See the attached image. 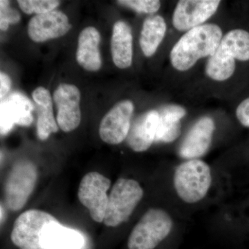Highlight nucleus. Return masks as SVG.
Returning <instances> with one entry per match:
<instances>
[{
	"label": "nucleus",
	"mask_w": 249,
	"mask_h": 249,
	"mask_svg": "<svg viewBox=\"0 0 249 249\" xmlns=\"http://www.w3.org/2000/svg\"><path fill=\"white\" fill-rule=\"evenodd\" d=\"M167 24L164 18L156 15L146 18L142 24L139 44L142 53L151 57L157 52L164 38Z\"/></svg>",
	"instance_id": "nucleus-21"
},
{
	"label": "nucleus",
	"mask_w": 249,
	"mask_h": 249,
	"mask_svg": "<svg viewBox=\"0 0 249 249\" xmlns=\"http://www.w3.org/2000/svg\"><path fill=\"white\" fill-rule=\"evenodd\" d=\"M133 37L132 29L124 21H118L114 24L111 40V56L113 62L121 70L132 65L133 58Z\"/></svg>",
	"instance_id": "nucleus-17"
},
{
	"label": "nucleus",
	"mask_w": 249,
	"mask_h": 249,
	"mask_svg": "<svg viewBox=\"0 0 249 249\" xmlns=\"http://www.w3.org/2000/svg\"><path fill=\"white\" fill-rule=\"evenodd\" d=\"M53 98L58 111L56 120L60 128L65 132L76 129L81 121L78 88L73 85H59Z\"/></svg>",
	"instance_id": "nucleus-11"
},
{
	"label": "nucleus",
	"mask_w": 249,
	"mask_h": 249,
	"mask_svg": "<svg viewBox=\"0 0 249 249\" xmlns=\"http://www.w3.org/2000/svg\"><path fill=\"white\" fill-rule=\"evenodd\" d=\"M117 3L142 14H155L160 7V1L158 0H119Z\"/></svg>",
	"instance_id": "nucleus-23"
},
{
	"label": "nucleus",
	"mask_w": 249,
	"mask_h": 249,
	"mask_svg": "<svg viewBox=\"0 0 249 249\" xmlns=\"http://www.w3.org/2000/svg\"><path fill=\"white\" fill-rule=\"evenodd\" d=\"M133 103L124 100L116 103L101 120L99 135L106 143L117 145L127 139L134 112Z\"/></svg>",
	"instance_id": "nucleus-10"
},
{
	"label": "nucleus",
	"mask_w": 249,
	"mask_h": 249,
	"mask_svg": "<svg viewBox=\"0 0 249 249\" xmlns=\"http://www.w3.org/2000/svg\"><path fill=\"white\" fill-rule=\"evenodd\" d=\"M101 40V34L96 28L86 27L80 32L76 51V60L87 71H97L102 66L99 50Z\"/></svg>",
	"instance_id": "nucleus-16"
},
{
	"label": "nucleus",
	"mask_w": 249,
	"mask_h": 249,
	"mask_svg": "<svg viewBox=\"0 0 249 249\" xmlns=\"http://www.w3.org/2000/svg\"><path fill=\"white\" fill-rule=\"evenodd\" d=\"M173 221L168 213L150 209L141 218L129 235V249H154L171 232Z\"/></svg>",
	"instance_id": "nucleus-4"
},
{
	"label": "nucleus",
	"mask_w": 249,
	"mask_h": 249,
	"mask_svg": "<svg viewBox=\"0 0 249 249\" xmlns=\"http://www.w3.org/2000/svg\"><path fill=\"white\" fill-rule=\"evenodd\" d=\"M222 37V29L215 24H204L187 31L170 52L172 66L178 71H188L200 59L210 58Z\"/></svg>",
	"instance_id": "nucleus-1"
},
{
	"label": "nucleus",
	"mask_w": 249,
	"mask_h": 249,
	"mask_svg": "<svg viewBox=\"0 0 249 249\" xmlns=\"http://www.w3.org/2000/svg\"><path fill=\"white\" fill-rule=\"evenodd\" d=\"M71 29V24L66 15L54 10L31 18L28 26V34L34 42H43L62 37Z\"/></svg>",
	"instance_id": "nucleus-14"
},
{
	"label": "nucleus",
	"mask_w": 249,
	"mask_h": 249,
	"mask_svg": "<svg viewBox=\"0 0 249 249\" xmlns=\"http://www.w3.org/2000/svg\"><path fill=\"white\" fill-rule=\"evenodd\" d=\"M42 242L45 249H81L85 239L80 232L63 227L56 221L45 228Z\"/></svg>",
	"instance_id": "nucleus-19"
},
{
	"label": "nucleus",
	"mask_w": 249,
	"mask_h": 249,
	"mask_svg": "<svg viewBox=\"0 0 249 249\" xmlns=\"http://www.w3.org/2000/svg\"><path fill=\"white\" fill-rule=\"evenodd\" d=\"M11 87V78L6 73L1 72L0 73V98H1V101L9 92Z\"/></svg>",
	"instance_id": "nucleus-26"
},
{
	"label": "nucleus",
	"mask_w": 249,
	"mask_h": 249,
	"mask_svg": "<svg viewBox=\"0 0 249 249\" xmlns=\"http://www.w3.org/2000/svg\"><path fill=\"white\" fill-rule=\"evenodd\" d=\"M9 1H0V28L1 31H6L10 24H16L20 20V15L16 10L9 7Z\"/></svg>",
	"instance_id": "nucleus-24"
},
{
	"label": "nucleus",
	"mask_w": 249,
	"mask_h": 249,
	"mask_svg": "<svg viewBox=\"0 0 249 249\" xmlns=\"http://www.w3.org/2000/svg\"><path fill=\"white\" fill-rule=\"evenodd\" d=\"M37 114V134L41 141H45L52 133L58 131V123L54 119L52 98L48 89L39 87L32 93Z\"/></svg>",
	"instance_id": "nucleus-18"
},
{
	"label": "nucleus",
	"mask_w": 249,
	"mask_h": 249,
	"mask_svg": "<svg viewBox=\"0 0 249 249\" xmlns=\"http://www.w3.org/2000/svg\"><path fill=\"white\" fill-rule=\"evenodd\" d=\"M143 196V190L138 181L120 178L113 186L108 199L105 225L116 227L128 220Z\"/></svg>",
	"instance_id": "nucleus-5"
},
{
	"label": "nucleus",
	"mask_w": 249,
	"mask_h": 249,
	"mask_svg": "<svg viewBox=\"0 0 249 249\" xmlns=\"http://www.w3.org/2000/svg\"><path fill=\"white\" fill-rule=\"evenodd\" d=\"M110 186V180L97 172L87 174L80 181L78 199L89 210L95 222L104 221L109 199L107 192Z\"/></svg>",
	"instance_id": "nucleus-8"
},
{
	"label": "nucleus",
	"mask_w": 249,
	"mask_h": 249,
	"mask_svg": "<svg viewBox=\"0 0 249 249\" xmlns=\"http://www.w3.org/2000/svg\"><path fill=\"white\" fill-rule=\"evenodd\" d=\"M18 3L23 12L28 15L47 14L60 5V1L55 0H19Z\"/></svg>",
	"instance_id": "nucleus-22"
},
{
	"label": "nucleus",
	"mask_w": 249,
	"mask_h": 249,
	"mask_svg": "<svg viewBox=\"0 0 249 249\" xmlns=\"http://www.w3.org/2000/svg\"><path fill=\"white\" fill-rule=\"evenodd\" d=\"M215 129L211 117L204 116L193 124L178 148V155L186 160H197L209 151Z\"/></svg>",
	"instance_id": "nucleus-13"
},
{
	"label": "nucleus",
	"mask_w": 249,
	"mask_h": 249,
	"mask_svg": "<svg viewBox=\"0 0 249 249\" xmlns=\"http://www.w3.org/2000/svg\"><path fill=\"white\" fill-rule=\"evenodd\" d=\"M56 221L53 216L45 211L29 210L15 222L11 240L19 249H45L42 246V234L47 226Z\"/></svg>",
	"instance_id": "nucleus-7"
},
{
	"label": "nucleus",
	"mask_w": 249,
	"mask_h": 249,
	"mask_svg": "<svg viewBox=\"0 0 249 249\" xmlns=\"http://www.w3.org/2000/svg\"><path fill=\"white\" fill-rule=\"evenodd\" d=\"M174 186L181 200L199 202L209 193L212 183L211 168L200 160H190L178 165L173 178Z\"/></svg>",
	"instance_id": "nucleus-3"
},
{
	"label": "nucleus",
	"mask_w": 249,
	"mask_h": 249,
	"mask_svg": "<svg viewBox=\"0 0 249 249\" xmlns=\"http://www.w3.org/2000/svg\"><path fill=\"white\" fill-rule=\"evenodd\" d=\"M37 170L29 160L16 162L10 170L4 185V201L11 211H18L27 204L35 188Z\"/></svg>",
	"instance_id": "nucleus-6"
},
{
	"label": "nucleus",
	"mask_w": 249,
	"mask_h": 249,
	"mask_svg": "<svg viewBox=\"0 0 249 249\" xmlns=\"http://www.w3.org/2000/svg\"><path fill=\"white\" fill-rule=\"evenodd\" d=\"M235 116L241 125L249 128V94L242 98L237 105Z\"/></svg>",
	"instance_id": "nucleus-25"
},
{
	"label": "nucleus",
	"mask_w": 249,
	"mask_h": 249,
	"mask_svg": "<svg viewBox=\"0 0 249 249\" xmlns=\"http://www.w3.org/2000/svg\"><path fill=\"white\" fill-rule=\"evenodd\" d=\"M34 105L29 98L22 93L14 92L1 101V134L6 135L12 129L14 124L29 126L34 121Z\"/></svg>",
	"instance_id": "nucleus-12"
},
{
	"label": "nucleus",
	"mask_w": 249,
	"mask_h": 249,
	"mask_svg": "<svg viewBox=\"0 0 249 249\" xmlns=\"http://www.w3.org/2000/svg\"><path fill=\"white\" fill-rule=\"evenodd\" d=\"M184 107L178 105H168L159 111L160 120L155 142L169 143L175 142L181 134V120L186 115Z\"/></svg>",
	"instance_id": "nucleus-20"
},
{
	"label": "nucleus",
	"mask_w": 249,
	"mask_h": 249,
	"mask_svg": "<svg viewBox=\"0 0 249 249\" xmlns=\"http://www.w3.org/2000/svg\"><path fill=\"white\" fill-rule=\"evenodd\" d=\"M160 114L157 110L143 113L131 124L127 143L134 152H142L148 150L155 142L158 128Z\"/></svg>",
	"instance_id": "nucleus-15"
},
{
	"label": "nucleus",
	"mask_w": 249,
	"mask_h": 249,
	"mask_svg": "<svg viewBox=\"0 0 249 249\" xmlns=\"http://www.w3.org/2000/svg\"><path fill=\"white\" fill-rule=\"evenodd\" d=\"M237 62L249 65V30L244 28H235L223 36L208 60L206 76L217 82L230 79L235 74Z\"/></svg>",
	"instance_id": "nucleus-2"
},
{
	"label": "nucleus",
	"mask_w": 249,
	"mask_h": 249,
	"mask_svg": "<svg viewBox=\"0 0 249 249\" xmlns=\"http://www.w3.org/2000/svg\"><path fill=\"white\" fill-rule=\"evenodd\" d=\"M219 0H181L174 10L173 24L177 30L188 31L203 25L216 12Z\"/></svg>",
	"instance_id": "nucleus-9"
}]
</instances>
